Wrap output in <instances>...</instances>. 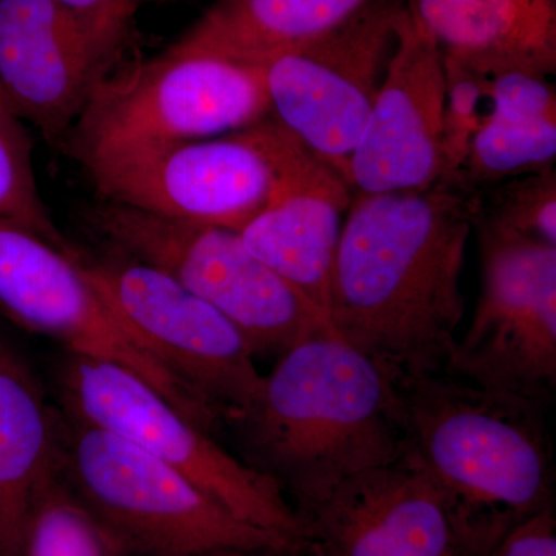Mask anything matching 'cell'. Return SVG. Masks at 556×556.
<instances>
[{"label": "cell", "instance_id": "6da1fadb", "mask_svg": "<svg viewBox=\"0 0 556 556\" xmlns=\"http://www.w3.org/2000/svg\"><path fill=\"white\" fill-rule=\"evenodd\" d=\"M477 193H353L332 270L331 327L394 376L445 371L464 316L460 289Z\"/></svg>", "mask_w": 556, "mask_h": 556}, {"label": "cell", "instance_id": "7a4b0ae2", "mask_svg": "<svg viewBox=\"0 0 556 556\" xmlns=\"http://www.w3.org/2000/svg\"><path fill=\"white\" fill-rule=\"evenodd\" d=\"M223 428L240 459L274 479L294 510L407 453L396 376L331 325L281 354Z\"/></svg>", "mask_w": 556, "mask_h": 556}, {"label": "cell", "instance_id": "3957f363", "mask_svg": "<svg viewBox=\"0 0 556 556\" xmlns=\"http://www.w3.org/2000/svg\"><path fill=\"white\" fill-rule=\"evenodd\" d=\"M407 453L447 497L479 554L554 508L543 405L447 371L396 376Z\"/></svg>", "mask_w": 556, "mask_h": 556}, {"label": "cell", "instance_id": "277c9868", "mask_svg": "<svg viewBox=\"0 0 556 556\" xmlns=\"http://www.w3.org/2000/svg\"><path fill=\"white\" fill-rule=\"evenodd\" d=\"M83 167L102 201L237 232L281 193L331 169L270 115L223 137L113 153Z\"/></svg>", "mask_w": 556, "mask_h": 556}, {"label": "cell", "instance_id": "5b68a950", "mask_svg": "<svg viewBox=\"0 0 556 556\" xmlns=\"http://www.w3.org/2000/svg\"><path fill=\"white\" fill-rule=\"evenodd\" d=\"M61 475L127 556L298 546L237 518L144 450L62 409Z\"/></svg>", "mask_w": 556, "mask_h": 556}, {"label": "cell", "instance_id": "8992f818", "mask_svg": "<svg viewBox=\"0 0 556 556\" xmlns=\"http://www.w3.org/2000/svg\"><path fill=\"white\" fill-rule=\"evenodd\" d=\"M269 115L263 67L172 46L105 76L62 148L84 166L113 153L223 137Z\"/></svg>", "mask_w": 556, "mask_h": 556}, {"label": "cell", "instance_id": "52a82bcc", "mask_svg": "<svg viewBox=\"0 0 556 556\" xmlns=\"http://www.w3.org/2000/svg\"><path fill=\"white\" fill-rule=\"evenodd\" d=\"M110 248L166 274L229 318L257 356H276L328 317L249 251L240 232L101 201L87 212Z\"/></svg>", "mask_w": 556, "mask_h": 556}, {"label": "cell", "instance_id": "ba28073f", "mask_svg": "<svg viewBox=\"0 0 556 556\" xmlns=\"http://www.w3.org/2000/svg\"><path fill=\"white\" fill-rule=\"evenodd\" d=\"M62 412L102 428L185 475L230 514L302 546V525L277 482L223 447L130 369L67 354Z\"/></svg>", "mask_w": 556, "mask_h": 556}, {"label": "cell", "instance_id": "9c48e42d", "mask_svg": "<svg viewBox=\"0 0 556 556\" xmlns=\"http://www.w3.org/2000/svg\"><path fill=\"white\" fill-rule=\"evenodd\" d=\"M80 269L131 334L223 428L247 407L262 376L239 328L166 274L109 251H76Z\"/></svg>", "mask_w": 556, "mask_h": 556}, {"label": "cell", "instance_id": "30bf717a", "mask_svg": "<svg viewBox=\"0 0 556 556\" xmlns=\"http://www.w3.org/2000/svg\"><path fill=\"white\" fill-rule=\"evenodd\" d=\"M481 295L445 371L548 407L556 388V247L475 219Z\"/></svg>", "mask_w": 556, "mask_h": 556}, {"label": "cell", "instance_id": "8fae6325", "mask_svg": "<svg viewBox=\"0 0 556 556\" xmlns=\"http://www.w3.org/2000/svg\"><path fill=\"white\" fill-rule=\"evenodd\" d=\"M404 7L372 0L334 30L263 65L270 116L345 181Z\"/></svg>", "mask_w": 556, "mask_h": 556}, {"label": "cell", "instance_id": "7c38bea8", "mask_svg": "<svg viewBox=\"0 0 556 556\" xmlns=\"http://www.w3.org/2000/svg\"><path fill=\"white\" fill-rule=\"evenodd\" d=\"M75 254L0 218V311L21 327L60 340L70 354L130 369L215 434V417L121 324Z\"/></svg>", "mask_w": 556, "mask_h": 556}, {"label": "cell", "instance_id": "4fadbf2b", "mask_svg": "<svg viewBox=\"0 0 556 556\" xmlns=\"http://www.w3.org/2000/svg\"><path fill=\"white\" fill-rule=\"evenodd\" d=\"M309 556H482L408 453L295 508Z\"/></svg>", "mask_w": 556, "mask_h": 556}, {"label": "cell", "instance_id": "5bb4252c", "mask_svg": "<svg viewBox=\"0 0 556 556\" xmlns=\"http://www.w3.org/2000/svg\"><path fill=\"white\" fill-rule=\"evenodd\" d=\"M444 56L402 10L378 97L348 164L353 193L427 189L442 178Z\"/></svg>", "mask_w": 556, "mask_h": 556}, {"label": "cell", "instance_id": "9a60e30c", "mask_svg": "<svg viewBox=\"0 0 556 556\" xmlns=\"http://www.w3.org/2000/svg\"><path fill=\"white\" fill-rule=\"evenodd\" d=\"M105 76L90 40L53 0H0V89L47 142L62 146Z\"/></svg>", "mask_w": 556, "mask_h": 556}, {"label": "cell", "instance_id": "2e32d148", "mask_svg": "<svg viewBox=\"0 0 556 556\" xmlns=\"http://www.w3.org/2000/svg\"><path fill=\"white\" fill-rule=\"evenodd\" d=\"M444 60L484 75L556 72V0H405Z\"/></svg>", "mask_w": 556, "mask_h": 556}, {"label": "cell", "instance_id": "e0dca14e", "mask_svg": "<svg viewBox=\"0 0 556 556\" xmlns=\"http://www.w3.org/2000/svg\"><path fill=\"white\" fill-rule=\"evenodd\" d=\"M61 471V409L0 336V556H21L40 497Z\"/></svg>", "mask_w": 556, "mask_h": 556}, {"label": "cell", "instance_id": "ac0fdd59", "mask_svg": "<svg viewBox=\"0 0 556 556\" xmlns=\"http://www.w3.org/2000/svg\"><path fill=\"white\" fill-rule=\"evenodd\" d=\"M351 199L350 185L328 169L281 193L240 230L249 251L327 317L340 232Z\"/></svg>", "mask_w": 556, "mask_h": 556}, {"label": "cell", "instance_id": "d6986e66", "mask_svg": "<svg viewBox=\"0 0 556 556\" xmlns=\"http://www.w3.org/2000/svg\"><path fill=\"white\" fill-rule=\"evenodd\" d=\"M372 0H215L174 46L249 65L305 46Z\"/></svg>", "mask_w": 556, "mask_h": 556}, {"label": "cell", "instance_id": "ffe728a7", "mask_svg": "<svg viewBox=\"0 0 556 556\" xmlns=\"http://www.w3.org/2000/svg\"><path fill=\"white\" fill-rule=\"evenodd\" d=\"M556 159V123L493 116L471 141L457 188L477 192L496 182L551 169Z\"/></svg>", "mask_w": 556, "mask_h": 556}, {"label": "cell", "instance_id": "44dd1931", "mask_svg": "<svg viewBox=\"0 0 556 556\" xmlns=\"http://www.w3.org/2000/svg\"><path fill=\"white\" fill-rule=\"evenodd\" d=\"M21 556H127L70 490L61 471L40 497Z\"/></svg>", "mask_w": 556, "mask_h": 556}, {"label": "cell", "instance_id": "7402d4cb", "mask_svg": "<svg viewBox=\"0 0 556 556\" xmlns=\"http://www.w3.org/2000/svg\"><path fill=\"white\" fill-rule=\"evenodd\" d=\"M477 193L475 219L556 247V172L507 179ZM473 219V222H475Z\"/></svg>", "mask_w": 556, "mask_h": 556}, {"label": "cell", "instance_id": "603a6c76", "mask_svg": "<svg viewBox=\"0 0 556 556\" xmlns=\"http://www.w3.org/2000/svg\"><path fill=\"white\" fill-rule=\"evenodd\" d=\"M0 218L33 230L54 247L73 251L40 195L31 141L21 121L0 115Z\"/></svg>", "mask_w": 556, "mask_h": 556}, {"label": "cell", "instance_id": "cb8c5ba5", "mask_svg": "<svg viewBox=\"0 0 556 556\" xmlns=\"http://www.w3.org/2000/svg\"><path fill=\"white\" fill-rule=\"evenodd\" d=\"M444 67L441 181L456 185L471 141L495 115V102L492 76L447 60Z\"/></svg>", "mask_w": 556, "mask_h": 556}, {"label": "cell", "instance_id": "d4e9b609", "mask_svg": "<svg viewBox=\"0 0 556 556\" xmlns=\"http://www.w3.org/2000/svg\"><path fill=\"white\" fill-rule=\"evenodd\" d=\"M79 25L105 72L116 70L142 7L156 0H53Z\"/></svg>", "mask_w": 556, "mask_h": 556}, {"label": "cell", "instance_id": "484cf974", "mask_svg": "<svg viewBox=\"0 0 556 556\" xmlns=\"http://www.w3.org/2000/svg\"><path fill=\"white\" fill-rule=\"evenodd\" d=\"M495 115L500 118L556 123V91L547 76L506 72L492 76Z\"/></svg>", "mask_w": 556, "mask_h": 556}, {"label": "cell", "instance_id": "4316f807", "mask_svg": "<svg viewBox=\"0 0 556 556\" xmlns=\"http://www.w3.org/2000/svg\"><path fill=\"white\" fill-rule=\"evenodd\" d=\"M485 556H556L554 508L519 522Z\"/></svg>", "mask_w": 556, "mask_h": 556}, {"label": "cell", "instance_id": "83f0119b", "mask_svg": "<svg viewBox=\"0 0 556 556\" xmlns=\"http://www.w3.org/2000/svg\"><path fill=\"white\" fill-rule=\"evenodd\" d=\"M215 556H309L302 546L252 548V551L223 552Z\"/></svg>", "mask_w": 556, "mask_h": 556}, {"label": "cell", "instance_id": "f1b7e54d", "mask_svg": "<svg viewBox=\"0 0 556 556\" xmlns=\"http://www.w3.org/2000/svg\"><path fill=\"white\" fill-rule=\"evenodd\" d=\"M0 115L17 119V116L14 115L13 109H11L10 102L7 100L5 94H3L2 89H0Z\"/></svg>", "mask_w": 556, "mask_h": 556}]
</instances>
